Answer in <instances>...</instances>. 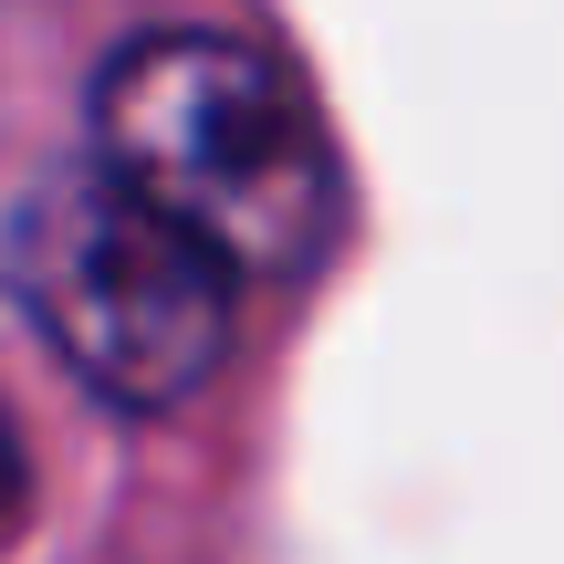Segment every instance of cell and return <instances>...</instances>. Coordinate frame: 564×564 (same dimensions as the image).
Listing matches in <instances>:
<instances>
[{"label": "cell", "instance_id": "3", "mask_svg": "<svg viewBox=\"0 0 564 564\" xmlns=\"http://www.w3.org/2000/svg\"><path fill=\"white\" fill-rule=\"evenodd\" d=\"M21 523H32V449H21V419L0 408V554H11Z\"/></svg>", "mask_w": 564, "mask_h": 564}, {"label": "cell", "instance_id": "1", "mask_svg": "<svg viewBox=\"0 0 564 564\" xmlns=\"http://www.w3.org/2000/svg\"><path fill=\"white\" fill-rule=\"evenodd\" d=\"M95 158L241 282H293L335 241V147L303 84L241 32H137L95 74Z\"/></svg>", "mask_w": 564, "mask_h": 564}, {"label": "cell", "instance_id": "2", "mask_svg": "<svg viewBox=\"0 0 564 564\" xmlns=\"http://www.w3.org/2000/svg\"><path fill=\"white\" fill-rule=\"evenodd\" d=\"M21 314L42 324L63 366L116 408H178L230 356L241 272L147 188H126L105 158L53 167L0 230Z\"/></svg>", "mask_w": 564, "mask_h": 564}]
</instances>
